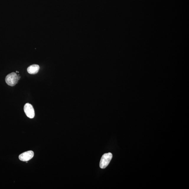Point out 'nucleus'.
<instances>
[{
  "instance_id": "nucleus-1",
  "label": "nucleus",
  "mask_w": 189,
  "mask_h": 189,
  "mask_svg": "<svg viewBox=\"0 0 189 189\" xmlns=\"http://www.w3.org/2000/svg\"><path fill=\"white\" fill-rule=\"evenodd\" d=\"M20 77L18 76L16 73L12 72L7 75L5 78L6 84L10 86H15L18 82Z\"/></svg>"
},
{
  "instance_id": "nucleus-2",
  "label": "nucleus",
  "mask_w": 189,
  "mask_h": 189,
  "mask_svg": "<svg viewBox=\"0 0 189 189\" xmlns=\"http://www.w3.org/2000/svg\"><path fill=\"white\" fill-rule=\"evenodd\" d=\"M113 158L111 153L104 154L102 156L100 163V167L102 169H105L108 165Z\"/></svg>"
},
{
  "instance_id": "nucleus-3",
  "label": "nucleus",
  "mask_w": 189,
  "mask_h": 189,
  "mask_svg": "<svg viewBox=\"0 0 189 189\" xmlns=\"http://www.w3.org/2000/svg\"><path fill=\"white\" fill-rule=\"evenodd\" d=\"M24 109L25 113L28 118H34L35 116V110L31 104L26 103L24 105Z\"/></svg>"
},
{
  "instance_id": "nucleus-4",
  "label": "nucleus",
  "mask_w": 189,
  "mask_h": 189,
  "mask_svg": "<svg viewBox=\"0 0 189 189\" xmlns=\"http://www.w3.org/2000/svg\"><path fill=\"white\" fill-rule=\"evenodd\" d=\"M34 152L33 151H26L19 156V159L23 162H27L31 160L34 156Z\"/></svg>"
},
{
  "instance_id": "nucleus-5",
  "label": "nucleus",
  "mask_w": 189,
  "mask_h": 189,
  "mask_svg": "<svg viewBox=\"0 0 189 189\" xmlns=\"http://www.w3.org/2000/svg\"><path fill=\"white\" fill-rule=\"evenodd\" d=\"M39 66L35 64L32 65L27 68V71L28 73L31 74H36L39 71Z\"/></svg>"
}]
</instances>
